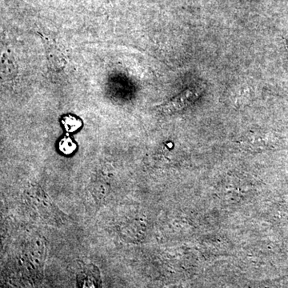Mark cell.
Instances as JSON below:
<instances>
[{
  "label": "cell",
  "instance_id": "cell-1",
  "mask_svg": "<svg viewBox=\"0 0 288 288\" xmlns=\"http://www.w3.org/2000/svg\"><path fill=\"white\" fill-rule=\"evenodd\" d=\"M194 96V94L192 91L187 90L185 92H182L181 94L179 95L170 102H168L162 107H158V109L162 113H166V114L178 112L179 110L187 107L193 99Z\"/></svg>",
  "mask_w": 288,
  "mask_h": 288
},
{
  "label": "cell",
  "instance_id": "cell-2",
  "mask_svg": "<svg viewBox=\"0 0 288 288\" xmlns=\"http://www.w3.org/2000/svg\"><path fill=\"white\" fill-rule=\"evenodd\" d=\"M77 149V144L70 136H64L58 142V150L66 155L73 154Z\"/></svg>",
  "mask_w": 288,
  "mask_h": 288
},
{
  "label": "cell",
  "instance_id": "cell-3",
  "mask_svg": "<svg viewBox=\"0 0 288 288\" xmlns=\"http://www.w3.org/2000/svg\"><path fill=\"white\" fill-rule=\"evenodd\" d=\"M62 124L66 132L68 133H73L81 128L82 122L76 116L66 115L62 119Z\"/></svg>",
  "mask_w": 288,
  "mask_h": 288
},
{
  "label": "cell",
  "instance_id": "cell-4",
  "mask_svg": "<svg viewBox=\"0 0 288 288\" xmlns=\"http://www.w3.org/2000/svg\"><path fill=\"white\" fill-rule=\"evenodd\" d=\"M79 288H98V279H96L92 275H84L81 280V286Z\"/></svg>",
  "mask_w": 288,
  "mask_h": 288
}]
</instances>
